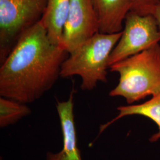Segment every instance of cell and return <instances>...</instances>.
<instances>
[{
    "label": "cell",
    "mask_w": 160,
    "mask_h": 160,
    "mask_svg": "<svg viewBox=\"0 0 160 160\" xmlns=\"http://www.w3.org/2000/svg\"><path fill=\"white\" fill-rule=\"evenodd\" d=\"M71 0H48L41 23L52 43L62 45L63 28L68 15Z\"/></svg>",
    "instance_id": "obj_9"
},
{
    "label": "cell",
    "mask_w": 160,
    "mask_h": 160,
    "mask_svg": "<svg viewBox=\"0 0 160 160\" xmlns=\"http://www.w3.org/2000/svg\"><path fill=\"white\" fill-rule=\"evenodd\" d=\"M111 72L119 75L118 84L109 92L133 104L160 93V45L113 63Z\"/></svg>",
    "instance_id": "obj_2"
},
{
    "label": "cell",
    "mask_w": 160,
    "mask_h": 160,
    "mask_svg": "<svg viewBox=\"0 0 160 160\" xmlns=\"http://www.w3.org/2000/svg\"><path fill=\"white\" fill-rule=\"evenodd\" d=\"M69 54L52 43L40 22L17 42L1 63L0 96L21 103H33L49 91Z\"/></svg>",
    "instance_id": "obj_1"
},
{
    "label": "cell",
    "mask_w": 160,
    "mask_h": 160,
    "mask_svg": "<svg viewBox=\"0 0 160 160\" xmlns=\"http://www.w3.org/2000/svg\"><path fill=\"white\" fill-rule=\"evenodd\" d=\"M102 33H119L123 29L127 14L133 0H92Z\"/></svg>",
    "instance_id": "obj_8"
},
{
    "label": "cell",
    "mask_w": 160,
    "mask_h": 160,
    "mask_svg": "<svg viewBox=\"0 0 160 160\" xmlns=\"http://www.w3.org/2000/svg\"><path fill=\"white\" fill-rule=\"evenodd\" d=\"M48 1L0 0L1 63L23 34L41 21Z\"/></svg>",
    "instance_id": "obj_4"
},
{
    "label": "cell",
    "mask_w": 160,
    "mask_h": 160,
    "mask_svg": "<svg viewBox=\"0 0 160 160\" xmlns=\"http://www.w3.org/2000/svg\"><path fill=\"white\" fill-rule=\"evenodd\" d=\"M152 14L155 17L160 29V0L151 8L148 14Z\"/></svg>",
    "instance_id": "obj_13"
},
{
    "label": "cell",
    "mask_w": 160,
    "mask_h": 160,
    "mask_svg": "<svg viewBox=\"0 0 160 160\" xmlns=\"http://www.w3.org/2000/svg\"><path fill=\"white\" fill-rule=\"evenodd\" d=\"M159 0H133L131 11L141 15L148 14L151 8Z\"/></svg>",
    "instance_id": "obj_12"
},
{
    "label": "cell",
    "mask_w": 160,
    "mask_h": 160,
    "mask_svg": "<svg viewBox=\"0 0 160 160\" xmlns=\"http://www.w3.org/2000/svg\"><path fill=\"white\" fill-rule=\"evenodd\" d=\"M1 160H3L2 159V158H1Z\"/></svg>",
    "instance_id": "obj_14"
},
{
    "label": "cell",
    "mask_w": 160,
    "mask_h": 160,
    "mask_svg": "<svg viewBox=\"0 0 160 160\" xmlns=\"http://www.w3.org/2000/svg\"><path fill=\"white\" fill-rule=\"evenodd\" d=\"M100 25L92 0H71L61 46L69 54L95 34Z\"/></svg>",
    "instance_id": "obj_6"
},
{
    "label": "cell",
    "mask_w": 160,
    "mask_h": 160,
    "mask_svg": "<svg viewBox=\"0 0 160 160\" xmlns=\"http://www.w3.org/2000/svg\"><path fill=\"white\" fill-rule=\"evenodd\" d=\"M118 114L108 122L101 125L98 136H99L108 127L117 120L125 116L139 115L147 118L157 124L158 131L149 138L151 142H155L160 139V93L151 97V98L145 103L138 104H128L120 106L117 108Z\"/></svg>",
    "instance_id": "obj_10"
},
{
    "label": "cell",
    "mask_w": 160,
    "mask_h": 160,
    "mask_svg": "<svg viewBox=\"0 0 160 160\" xmlns=\"http://www.w3.org/2000/svg\"><path fill=\"white\" fill-rule=\"evenodd\" d=\"M74 88L67 100L57 101L56 108L60 121L63 138V148L59 152H47L46 160H82L78 147L75 123Z\"/></svg>",
    "instance_id": "obj_7"
},
{
    "label": "cell",
    "mask_w": 160,
    "mask_h": 160,
    "mask_svg": "<svg viewBox=\"0 0 160 160\" xmlns=\"http://www.w3.org/2000/svg\"><path fill=\"white\" fill-rule=\"evenodd\" d=\"M124 24L120 39L109 57V67L160 42V29L152 14L141 15L130 11L126 16Z\"/></svg>",
    "instance_id": "obj_5"
},
{
    "label": "cell",
    "mask_w": 160,
    "mask_h": 160,
    "mask_svg": "<svg viewBox=\"0 0 160 160\" xmlns=\"http://www.w3.org/2000/svg\"><path fill=\"white\" fill-rule=\"evenodd\" d=\"M122 34V31L95 34L69 54L62 64L60 77L79 76L83 91L94 90L98 82H107L109 57Z\"/></svg>",
    "instance_id": "obj_3"
},
{
    "label": "cell",
    "mask_w": 160,
    "mask_h": 160,
    "mask_svg": "<svg viewBox=\"0 0 160 160\" xmlns=\"http://www.w3.org/2000/svg\"><path fill=\"white\" fill-rule=\"evenodd\" d=\"M31 113L32 110L27 104L6 97H0L1 128L16 123Z\"/></svg>",
    "instance_id": "obj_11"
}]
</instances>
